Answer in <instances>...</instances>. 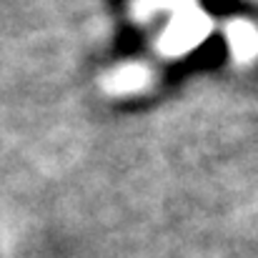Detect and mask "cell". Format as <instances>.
<instances>
[{"instance_id":"obj_1","label":"cell","mask_w":258,"mask_h":258,"mask_svg":"<svg viewBox=\"0 0 258 258\" xmlns=\"http://www.w3.org/2000/svg\"><path fill=\"white\" fill-rule=\"evenodd\" d=\"M233 43H236L238 48L248 50V48H253V43H256V35H253V30H251V28H246V25H238V28L233 30Z\"/></svg>"}]
</instances>
